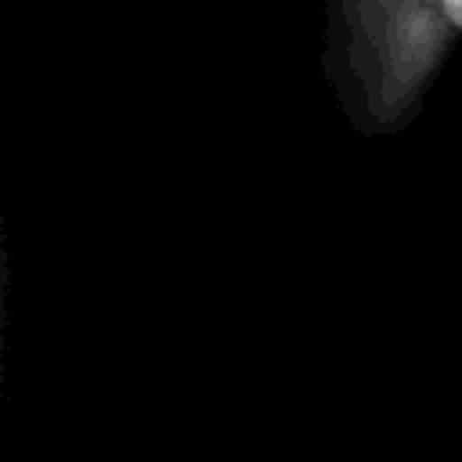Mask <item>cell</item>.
<instances>
[{
  "label": "cell",
  "mask_w": 462,
  "mask_h": 462,
  "mask_svg": "<svg viewBox=\"0 0 462 462\" xmlns=\"http://www.w3.org/2000/svg\"><path fill=\"white\" fill-rule=\"evenodd\" d=\"M462 43V0H325L328 69L357 119L401 126Z\"/></svg>",
  "instance_id": "cell-1"
}]
</instances>
